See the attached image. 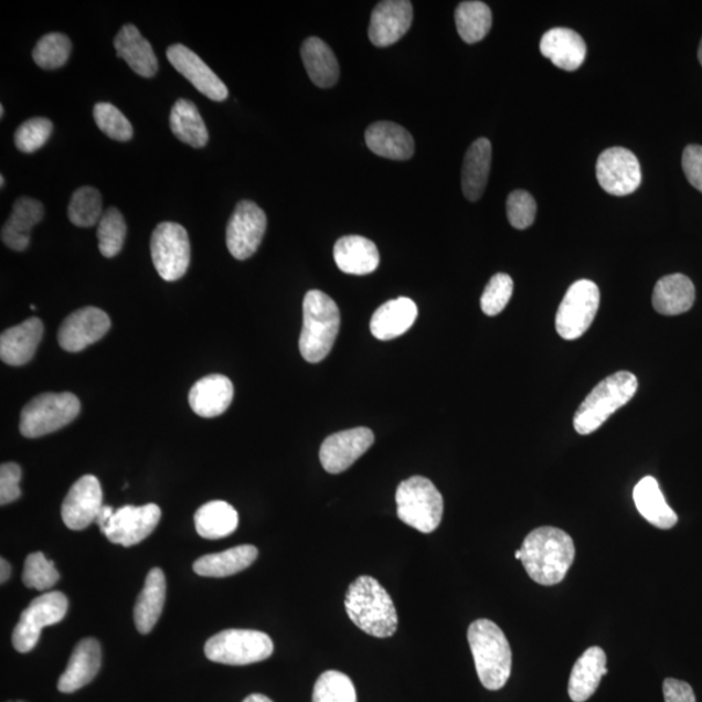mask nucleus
<instances>
[{
  "instance_id": "obj_1",
  "label": "nucleus",
  "mask_w": 702,
  "mask_h": 702,
  "mask_svg": "<svg viewBox=\"0 0 702 702\" xmlns=\"http://www.w3.org/2000/svg\"><path fill=\"white\" fill-rule=\"evenodd\" d=\"M525 573L540 585H555L565 579L575 560L572 536L555 526H540L521 547Z\"/></svg>"
},
{
  "instance_id": "obj_2",
  "label": "nucleus",
  "mask_w": 702,
  "mask_h": 702,
  "mask_svg": "<svg viewBox=\"0 0 702 702\" xmlns=\"http://www.w3.org/2000/svg\"><path fill=\"white\" fill-rule=\"evenodd\" d=\"M348 617L375 638H391L397 631L398 616L393 599L374 577L360 576L345 597Z\"/></svg>"
},
{
  "instance_id": "obj_3",
  "label": "nucleus",
  "mask_w": 702,
  "mask_h": 702,
  "mask_svg": "<svg viewBox=\"0 0 702 702\" xmlns=\"http://www.w3.org/2000/svg\"><path fill=\"white\" fill-rule=\"evenodd\" d=\"M467 639L481 684L489 691L501 690L513 664L507 636L492 620L478 619L468 627Z\"/></svg>"
},
{
  "instance_id": "obj_4",
  "label": "nucleus",
  "mask_w": 702,
  "mask_h": 702,
  "mask_svg": "<svg viewBox=\"0 0 702 702\" xmlns=\"http://www.w3.org/2000/svg\"><path fill=\"white\" fill-rule=\"evenodd\" d=\"M340 310L333 299L320 290H310L304 299V327L299 350L304 360L319 363L331 353L340 331Z\"/></svg>"
},
{
  "instance_id": "obj_5",
  "label": "nucleus",
  "mask_w": 702,
  "mask_h": 702,
  "mask_svg": "<svg viewBox=\"0 0 702 702\" xmlns=\"http://www.w3.org/2000/svg\"><path fill=\"white\" fill-rule=\"evenodd\" d=\"M638 379L628 371H619L599 382L582 402L574 416V428L579 435L594 434L638 391Z\"/></svg>"
},
{
  "instance_id": "obj_6",
  "label": "nucleus",
  "mask_w": 702,
  "mask_h": 702,
  "mask_svg": "<svg viewBox=\"0 0 702 702\" xmlns=\"http://www.w3.org/2000/svg\"><path fill=\"white\" fill-rule=\"evenodd\" d=\"M397 515L402 522L423 533L440 525L444 499L434 482L423 477L402 481L396 492Z\"/></svg>"
},
{
  "instance_id": "obj_7",
  "label": "nucleus",
  "mask_w": 702,
  "mask_h": 702,
  "mask_svg": "<svg viewBox=\"0 0 702 702\" xmlns=\"http://www.w3.org/2000/svg\"><path fill=\"white\" fill-rule=\"evenodd\" d=\"M82 404L75 394L43 393L28 402L20 415V433L28 438H39L68 426L75 421Z\"/></svg>"
},
{
  "instance_id": "obj_8",
  "label": "nucleus",
  "mask_w": 702,
  "mask_h": 702,
  "mask_svg": "<svg viewBox=\"0 0 702 702\" xmlns=\"http://www.w3.org/2000/svg\"><path fill=\"white\" fill-rule=\"evenodd\" d=\"M204 653L212 662L245 667L273 656L274 642L265 632L225 630L212 636L204 646Z\"/></svg>"
},
{
  "instance_id": "obj_9",
  "label": "nucleus",
  "mask_w": 702,
  "mask_h": 702,
  "mask_svg": "<svg viewBox=\"0 0 702 702\" xmlns=\"http://www.w3.org/2000/svg\"><path fill=\"white\" fill-rule=\"evenodd\" d=\"M68 611V598L63 592H46L33 599L21 614L14 627L12 644L20 653H29L35 648L43 628L62 621Z\"/></svg>"
},
{
  "instance_id": "obj_10",
  "label": "nucleus",
  "mask_w": 702,
  "mask_h": 702,
  "mask_svg": "<svg viewBox=\"0 0 702 702\" xmlns=\"http://www.w3.org/2000/svg\"><path fill=\"white\" fill-rule=\"evenodd\" d=\"M150 251L153 266L166 281L180 280L190 265V241L184 226L166 222L152 232Z\"/></svg>"
},
{
  "instance_id": "obj_11",
  "label": "nucleus",
  "mask_w": 702,
  "mask_h": 702,
  "mask_svg": "<svg viewBox=\"0 0 702 702\" xmlns=\"http://www.w3.org/2000/svg\"><path fill=\"white\" fill-rule=\"evenodd\" d=\"M599 289L594 281L579 280L568 288L555 317V329L563 340H576L594 323Z\"/></svg>"
},
{
  "instance_id": "obj_12",
  "label": "nucleus",
  "mask_w": 702,
  "mask_h": 702,
  "mask_svg": "<svg viewBox=\"0 0 702 702\" xmlns=\"http://www.w3.org/2000/svg\"><path fill=\"white\" fill-rule=\"evenodd\" d=\"M267 230V216L257 203L241 201L226 226V246L234 258L245 260L257 253Z\"/></svg>"
},
{
  "instance_id": "obj_13",
  "label": "nucleus",
  "mask_w": 702,
  "mask_h": 702,
  "mask_svg": "<svg viewBox=\"0 0 702 702\" xmlns=\"http://www.w3.org/2000/svg\"><path fill=\"white\" fill-rule=\"evenodd\" d=\"M162 518V510L156 503L143 507H123L115 514L102 532L113 544L134 546L149 538Z\"/></svg>"
},
{
  "instance_id": "obj_14",
  "label": "nucleus",
  "mask_w": 702,
  "mask_h": 702,
  "mask_svg": "<svg viewBox=\"0 0 702 702\" xmlns=\"http://www.w3.org/2000/svg\"><path fill=\"white\" fill-rule=\"evenodd\" d=\"M596 176L606 193L624 196L635 192L641 184V167L630 150L611 148L598 157Z\"/></svg>"
},
{
  "instance_id": "obj_15",
  "label": "nucleus",
  "mask_w": 702,
  "mask_h": 702,
  "mask_svg": "<svg viewBox=\"0 0 702 702\" xmlns=\"http://www.w3.org/2000/svg\"><path fill=\"white\" fill-rule=\"evenodd\" d=\"M111 328V320L98 307H84L65 318L57 332L59 345L70 353H78L98 342Z\"/></svg>"
},
{
  "instance_id": "obj_16",
  "label": "nucleus",
  "mask_w": 702,
  "mask_h": 702,
  "mask_svg": "<svg viewBox=\"0 0 702 702\" xmlns=\"http://www.w3.org/2000/svg\"><path fill=\"white\" fill-rule=\"evenodd\" d=\"M104 492L100 482L94 475H85L72 486L62 504V518L72 531H83L97 522L104 508Z\"/></svg>"
},
{
  "instance_id": "obj_17",
  "label": "nucleus",
  "mask_w": 702,
  "mask_h": 702,
  "mask_svg": "<svg viewBox=\"0 0 702 702\" xmlns=\"http://www.w3.org/2000/svg\"><path fill=\"white\" fill-rule=\"evenodd\" d=\"M375 442L369 428L360 427L326 438L320 448V462L329 474H341L353 466Z\"/></svg>"
},
{
  "instance_id": "obj_18",
  "label": "nucleus",
  "mask_w": 702,
  "mask_h": 702,
  "mask_svg": "<svg viewBox=\"0 0 702 702\" xmlns=\"http://www.w3.org/2000/svg\"><path fill=\"white\" fill-rule=\"evenodd\" d=\"M167 57L176 71L211 100L223 102L228 98L225 84L193 50L184 45H172L167 50Z\"/></svg>"
},
{
  "instance_id": "obj_19",
  "label": "nucleus",
  "mask_w": 702,
  "mask_h": 702,
  "mask_svg": "<svg viewBox=\"0 0 702 702\" xmlns=\"http://www.w3.org/2000/svg\"><path fill=\"white\" fill-rule=\"evenodd\" d=\"M413 4L407 0L380 2L372 12L369 29L370 41L376 47H387L398 42L413 24Z\"/></svg>"
},
{
  "instance_id": "obj_20",
  "label": "nucleus",
  "mask_w": 702,
  "mask_h": 702,
  "mask_svg": "<svg viewBox=\"0 0 702 702\" xmlns=\"http://www.w3.org/2000/svg\"><path fill=\"white\" fill-rule=\"evenodd\" d=\"M102 663V649L98 640L87 638L79 641L73 650L67 669L57 682V690L73 693L84 689L97 677Z\"/></svg>"
},
{
  "instance_id": "obj_21",
  "label": "nucleus",
  "mask_w": 702,
  "mask_h": 702,
  "mask_svg": "<svg viewBox=\"0 0 702 702\" xmlns=\"http://www.w3.org/2000/svg\"><path fill=\"white\" fill-rule=\"evenodd\" d=\"M234 396L231 380L224 375H209L196 382L189 393V405L202 418H215L228 410Z\"/></svg>"
},
{
  "instance_id": "obj_22",
  "label": "nucleus",
  "mask_w": 702,
  "mask_h": 702,
  "mask_svg": "<svg viewBox=\"0 0 702 702\" xmlns=\"http://www.w3.org/2000/svg\"><path fill=\"white\" fill-rule=\"evenodd\" d=\"M540 51L555 67L576 71L587 55V46L579 34L567 28H554L541 39Z\"/></svg>"
},
{
  "instance_id": "obj_23",
  "label": "nucleus",
  "mask_w": 702,
  "mask_h": 702,
  "mask_svg": "<svg viewBox=\"0 0 702 702\" xmlns=\"http://www.w3.org/2000/svg\"><path fill=\"white\" fill-rule=\"evenodd\" d=\"M43 338V323L29 318L17 327L7 329L0 338V357L6 364L24 365L33 360Z\"/></svg>"
},
{
  "instance_id": "obj_24",
  "label": "nucleus",
  "mask_w": 702,
  "mask_h": 702,
  "mask_svg": "<svg viewBox=\"0 0 702 702\" xmlns=\"http://www.w3.org/2000/svg\"><path fill=\"white\" fill-rule=\"evenodd\" d=\"M418 318V307L413 299L400 297L380 306L371 319L370 328L374 338L393 340L406 333Z\"/></svg>"
},
{
  "instance_id": "obj_25",
  "label": "nucleus",
  "mask_w": 702,
  "mask_h": 702,
  "mask_svg": "<svg viewBox=\"0 0 702 702\" xmlns=\"http://www.w3.org/2000/svg\"><path fill=\"white\" fill-rule=\"evenodd\" d=\"M608 674L606 655L599 647H592L581 656L574 664L568 680L570 699L574 702H585L594 696L599 682Z\"/></svg>"
},
{
  "instance_id": "obj_26",
  "label": "nucleus",
  "mask_w": 702,
  "mask_h": 702,
  "mask_svg": "<svg viewBox=\"0 0 702 702\" xmlns=\"http://www.w3.org/2000/svg\"><path fill=\"white\" fill-rule=\"evenodd\" d=\"M117 56L124 59L137 75L150 78L157 75L159 64L150 42L135 25L120 29L114 41Z\"/></svg>"
},
{
  "instance_id": "obj_27",
  "label": "nucleus",
  "mask_w": 702,
  "mask_h": 702,
  "mask_svg": "<svg viewBox=\"0 0 702 702\" xmlns=\"http://www.w3.org/2000/svg\"><path fill=\"white\" fill-rule=\"evenodd\" d=\"M45 209L40 201L23 196L13 203L11 216L2 228V241L14 252H24L31 243V232L39 224Z\"/></svg>"
},
{
  "instance_id": "obj_28",
  "label": "nucleus",
  "mask_w": 702,
  "mask_h": 702,
  "mask_svg": "<svg viewBox=\"0 0 702 702\" xmlns=\"http://www.w3.org/2000/svg\"><path fill=\"white\" fill-rule=\"evenodd\" d=\"M336 265L342 273L364 276L379 267L380 254L371 240L362 236H345L333 248Z\"/></svg>"
},
{
  "instance_id": "obj_29",
  "label": "nucleus",
  "mask_w": 702,
  "mask_h": 702,
  "mask_svg": "<svg viewBox=\"0 0 702 702\" xmlns=\"http://www.w3.org/2000/svg\"><path fill=\"white\" fill-rule=\"evenodd\" d=\"M365 143L369 149L392 160H407L414 156V138L405 128L390 121L372 124L365 130Z\"/></svg>"
},
{
  "instance_id": "obj_30",
  "label": "nucleus",
  "mask_w": 702,
  "mask_h": 702,
  "mask_svg": "<svg viewBox=\"0 0 702 702\" xmlns=\"http://www.w3.org/2000/svg\"><path fill=\"white\" fill-rule=\"evenodd\" d=\"M696 290L690 277L682 274L663 276L653 290V307L662 316L674 317L691 310Z\"/></svg>"
},
{
  "instance_id": "obj_31",
  "label": "nucleus",
  "mask_w": 702,
  "mask_h": 702,
  "mask_svg": "<svg viewBox=\"0 0 702 702\" xmlns=\"http://www.w3.org/2000/svg\"><path fill=\"white\" fill-rule=\"evenodd\" d=\"M167 583L162 570L152 568L146 576L143 589L137 598L134 617L138 632L150 634L156 627L166 603Z\"/></svg>"
},
{
  "instance_id": "obj_32",
  "label": "nucleus",
  "mask_w": 702,
  "mask_h": 702,
  "mask_svg": "<svg viewBox=\"0 0 702 702\" xmlns=\"http://www.w3.org/2000/svg\"><path fill=\"white\" fill-rule=\"evenodd\" d=\"M492 163V145L479 138L466 152L462 168V190L466 199L477 202L487 188Z\"/></svg>"
},
{
  "instance_id": "obj_33",
  "label": "nucleus",
  "mask_w": 702,
  "mask_h": 702,
  "mask_svg": "<svg viewBox=\"0 0 702 702\" xmlns=\"http://www.w3.org/2000/svg\"><path fill=\"white\" fill-rule=\"evenodd\" d=\"M636 509L644 519L660 530H670L678 523L676 511L669 507L653 477L642 478L634 488Z\"/></svg>"
},
{
  "instance_id": "obj_34",
  "label": "nucleus",
  "mask_w": 702,
  "mask_h": 702,
  "mask_svg": "<svg viewBox=\"0 0 702 702\" xmlns=\"http://www.w3.org/2000/svg\"><path fill=\"white\" fill-rule=\"evenodd\" d=\"M257 557V547L240 545L222 553L203 555L194 562L193 570L201 576L226 577L244 572Z\"/></svg>"
},
{
  "instance_id": "obj_35",
  "label": "nucleus",
  "mask_w": 702,
  "mask_h": 702,
  "mask_svg": "<svg viewBox=\"0 0 702 702\" xmlns=\"http://www.w3.org/2000/svg\"><path fill=\"white\" fill-rule=\"evenodd\" d=\"M302 61L307 75L319 87H332L339 82L340 67L331 47L318 36H310L302 43Z\"/></svg>"
},
{
  "instance_id": "obj_36",
  "label": "nucleus",
  "mask_w": 702,
  "mask_h": 702,
  "mask_svg": "<svg viewBox=\"0 0 702 702\" xmlns=\"http://www.w3.org/2000/svg\"><path fill=\"white\" fill-rule=\"evenodd\" d=\"M194 524L201 538L219 540L237 530L238 513L228 502L211 501L196 510Z\"/></svg>"
},
{
  "instance_id": "obj_37",
  "label": "nucleus",
  "mask_w": 702,
  "mask_h": 702,
  "mask_svg": "<svg viewBox=\"0 0 702 702\" xmlns=\"http://www.w3.org/2000/svg\"><path fill=\"white\" fill-rule=\"evenodd\" d=\"M170 126L180 141L201 149L209 142V131L192 100L179 99L171 109Z\"/></svg>"
},
{
  "instance_id": "obj_38",
  "label": "nucleus",
  "mask_w": 702,
  "mask_h": 702,
  "mask_svg": "<svg viewBox=\"0 0 702 702\" xmlns=\"http://www.w3.org/2000/svg\"><path fill=\"white\" fill-rule=\"evenodd\" d=\"M457 31L466 43L485 40L492 28V11L482 2H462L456 11Z\"/></svg>"
},
{
  "instance_id": "obj_39",
  "label": "nucleus",
  "mask_w": 702,
  "mask_h": 702,
  "mask_svg": "<svg viewBox=\"0 0 702 702\" xmlns=\"http://www.w3.org/2000/svg\"><path fill=\"white\" fill-rule=\"evenodd\" d=\"M99 252L106 258H114L121 252L127 237V223L121 212L109 208L98 223Z\"/></svg>"
},
{
  "instance_id": "obj_40",
  "label": "nucleus",
  "mask_w": 702,
  "mask_h": 702,
  "mask_svg": "<svg viewBox=\"0 0 702 702\" xmlns=\"http://www.w3.org/2000/svg\"><path fill=\"white\" fill-rule=\"evenodd\" d=\"M102 215V195L97 189L83 187L73 193L68 208V217L73 225L89 228L99 223Z\"/></svg>"
},
{
  "instance_id": "obj_41",
  "label": "nucleus",
  "mask_w": 702,
  "mask_h": 702,
  "mask_svg": "<svg viewBox=\"0 0 702 702\" xmlns=\"http://www.w3.org/2000/svg\"><path fill=\"white\" fill-rule=\"evenodd\" d=\"M312 702H358L355 687L342 672L326 671L313 687Z\"/></svg>"
},
{
  "instance_id": "obj_42",
  "label": "nucleus",
  "mask_w": 702,
  "mask_h": 702,
  "mask_svg": "<svg viewBox=\"0 0 702 702\" xmlns=\"http://www.w3.org/2000/svg\"><path fill=\"white\" fill-rule=\"evenodd\" d=\"M72 42L62 33L43 35L33 50V61L42 70H57L68 62Z\"/></svg>"
},
{
  "instance_id": "obj_43",
  "label": "nucleus",
  "mask_w": 702,
  "mask_h": 702,
  "mask_svg": "<svg viewBox=\"0 0 702 702\" xmlns=\"http://www.w3.org/2000/svg\"><path fill=\"white\" fill-rule=\"evenodd\" d=\"M94 120L106 136L115 141L127 142L134 137V127L119 108L107 102L94 106Z\"/></svg>"
},
{
  "instance_id": "obj_44",
  "label": "nucleus",
  "mask_w": 702,
  "mask_h": 702,
  "mask_svg": "<svg viewBox=\"0 0 702 702\" xmlns=\"http://www.w3.org/2000/svg\"><path fill=\"white\" fill-rule=\"evenodd\" d=\"M54 562L49 561L41 552L29 554L25 560L23 583L25 587L36 591H49L59 581Z\"/></svg>"
},
{
  "instance_id": "obj_45",
  "label": "nucleus",
  "mask_w": 702,
  "mask_h": 702,
  "mask_svg": "<svg viewBox=\"0 0 702 702\" xmlns=\"http://www.w3.org/2000/svg\"><path fill=\"white\" fill-rule=\"evenodd\" d=\"M53 123L46 117H33L21 124L14 131V145L21 152L32 153L40 150L53 134Z\"/></svg>"
},
{
  "instance_id": "obj_46",
  "label": "nucleus",
  "mask_w": 702,
  "mask_h": 702,
  "mask_svg": "<svg viewBox=\"0 0 702 702\" xmlns=\"http://www.w3.org/2000/svg\"><path fill=\"white\" fill-rule=\"evenodd\" d=\"M514 283L507 274H497L488 283L480 299L482 312L488 317L499 316L513 296Z\"/></svg>"
},
{
  "instance_id": "obj_47",
  "label": "nucleus",
  "mask_w": 702,
  "mask_h": 702,
  "mask_svg": "<svg viewBox=\"0 0 702 702\" xmlns=\"http://www.w3.org/2000/svg\"><path fill=\"white\" fill-rule=\"evenodd\" d=\"M508 219L517 230L529 228L535 222L536 201L525 190H515L508 199Z\"/></svg>"
},
{
  "instance_id": "obj_48",
  "label": "nucleus",
  "mask_w": 702,
  "mask_h": 702,
  "mask_svg": "<svg viewBox=\"0 0 702 702\" xmlns=\"http://www.w3.org/2000/svg\"><path fill=\"white\" fill-rule=\"evenodd\" d=\"M20 480L21 468L18 464H3L0 467V503L2 507L20 499Z\"/></svg>"
},
{
  "instance_id": "obj_49",
  "label": "nucleus",
  "mask_w": 702,
  "mask_h": 702,
  "mask_svg": "<svg viewBox=\"0 0 702 702\" xmlns=\"http://www.w3.org/2000/svg\"><path fill=\"white\" fill-rule=\"evenodd\" d=\"M682 164L687 180L702 193V146H687Z\"/></svg>"
},
{
  "instance_id": "obj_50",
  "label": "nucleus",
  "mask_w": 702,
  "mask_h": 702,
  "mask_svg": "<svg viewBox=\"0 0 702 702\" xmlns=\"http://www.w3.org/2000/svg\"><path fill=\"white\" fill-rule=\"evenodd\" d=\"M662 690L664 702H698L692 687L683 680L664 679Z\"/></svg>"
},
{
  "instance_id": "obj_51",
  "label": "nucleus",
  "mask_w": 702,
  "mask_h": 702,
  "mask_svg": "<svg viewBox=\"0 0 702 702\" xmlns=\"http://www.w3.org/2000/svg\"><path fill=\"white\" fill-rule=\"evenodd\" d=\"M115 514V510L111 507H104L100 510V513L97 518V523L99 525L100 531L105 530V526L107 525V523L109 522V519L113 518V515Z\"/></svg>"
},
{
  "instance_id": "obj_52",
  "label": "nucleus",
  "mask_w": 702,
  "mask_h": 702,
  "mask_svg": "<svg viewBox=\"0 0 702 702\" xmlns=\"http://www.w3.org/2000/svg\"><path fill=\"white\" fill-rule=\"evenodd\" d=\"M11 566L10 563L4 559L0 560V583L4 584L10 581L11 577Z\"/></svg>"
},
{
  "instance_id": "obj_53",
  "label": "nucleus",
  "mask_w": 702,
  "mask_h": 702,
  "mask_svg": "<svg viewBox=\"0 0 702 702\" xmlns=\"http://www.w3.org/2000/svg\"><path fill=\"white\" fill-rule=\"evenodd\" d=\"M243 702H274V701L265 696V694L254 693V694H251V696H247Z\"/></svg>"
},
{
  "instance_id": "obj_54",
  "label": "nucleus",
  "mask_w": 702,
  "mask_h": 702,
  "mask_svg": "<svg viewBox=\"0 0 702 702\" xmlns=\"http://www.w3.org/2000/svg\"><path fill=\"white\" fill-rule=\"evenodd\" d=\"M699 61H700V64L702 65V40L699 47Z\"/></svg>"
},
{
  "instance_id": "obj_55",
  "label": "nucleus",
  "mask_w": 702,
  "mask_h": 702,
  "mask_svg": "<svg viewBox=\"0 0 702 702\" xmlns=\"http://www.w3.org/2000/svg\"><path fill=\"white\" fill-rule=\"evenodd\" d=\"M515 559H517V560H519V561H521V559H522V552H521V550H519V551H517V552H515Z\"/></svg>"
},
{
  "instance_id": "obj_56",
  "label": "nucleus",
  "mask_w": 702,
  "mask_h": 702,
  "mask_svg": "<svg viewBox=\"0 0 702 702\" xmlns=\"http://www.w3.org/2000/svg\"><path fill=\"white\" fill-rule=\"evenodd\" d=\"M6 182H4V176L2 174V178H0V187H4Z\"/></svg>"
},
{
  "instance_id": "obj_57",
  "label": "nucleus",
  "mask_w": 702,
  "mask_h": 702,
  "mask_svg": "<svg viewBox=\"0 0 702 702\" xmlns=\"http://www.w3.org/2000/svg\"><path fill=\"white\" fill-rule=\"evenodd\" d=\"M0 115H2V117L4 116V107L0 106Z\"/></svg>"
},
{
  "instance_id": "obj_58",
  "label": "nucleus",
  "mask_w": 702,
  "mask_h": 702,
  "mask_svg": "<svg viewBox=\"0 0 702 702\" xmlns=\"http://www.w3.org/2000/svg\"><path fill=\"white\" fill-rule=\"evenodd\" d=\"M10 702H24V701H10Z\"/></svg>"
}]
</instances>
